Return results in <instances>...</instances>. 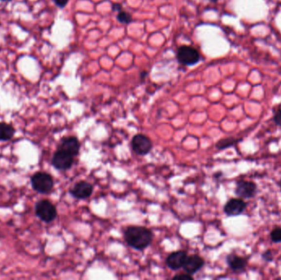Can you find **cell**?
Returning <instances> with one entry per match:
<instances>
[{"label": "cell", "mask_w": 281, "mask_h": 280, "mask_svg": "<svg viewBox=\"0 0 281 280\" xmlns=\"http://www.w3.org/2000/svg\"><path fill=\"white\" fill-rule=\"evenodd\" d=\"M124 239L129 246L142 251L152 243L153 233L142 226H129L124 231Z\"/></svg>", "instance_id": "6da1fadb"}, {"label": "cell", "mask_w": 281, "mask_h": 280, "mask_svg": "<svg viewBox=\"0 0 281 280\" xmlns=\"http://www.w3.org/2000/svg\"><path fill=\"white\" fill-rule=\"evenodd\" d=\"M32 187L39 193H49L54 187V180L49 173L45 172H38L32 176Z\"/></svg>", "instance_id": "7a4b0ae2"}, {"label": "cell", "mask_w": 281, "mask_h": 280, "mask_svg": "<svg viewBox=\"0 0 281 280\" xmlns=\"http://www.w3.org/2000/svg\"><path fill=\"white\" fill-rule=\"evenodd\" d=\"M177 58L183 65H195L200 61V54L194 47L183 45L177 51Z\"/></svg>", "instance_id": "3957f363"}, {"label": "cell", "mask_w": 281, "mask_h": 280, "mask_svg": "<svg viewBox=\"0 0 281 280\" xmlns=\"http://www.w3.org/2000/svg\"><path fill=\"white\" fill-rule=\"evenodd\" d=\"M36 214L44 222L50 223L57 217V209L50 201L42 200L37 204Z\"/></svg>", "instance_id": "277c9868"}, {"label": "cell", "mask_w": 281, "mask_h": 280, "mask_svg": "<svg viewBox=\"0 0 281 280\" xmlns=\"http://www.w3.org/2000/svg\"><path fill=\"white\" fill-rule=\"evenodd\" d=\"M131 146L133 152L138 155H147L153 147L152 142L144 134L135 135L131 139Z\"/></svg>", "instance_id": "5b68a950"}, {"label": "cell", "mask_w": 281, "mask_h": 280, "mask_svg": "<svg viewBox=\"0 0 281 280\" xmlns=\"http://www.w3.org/2000/svg\"><path fill=\"white\" fill-rule=\"evenodd\" d=\"M74 156L63 149H58L52 158V165L58 170H68L73 166Z\"/></svg>", "instance_id": "8992f818"}, {"label": "cell", "mask_w": 281, "mask_h": 280, "mask_svg": "<svg viewBox=\"0 0 281 280\" xmlns=\"http://www.w3.org/2000/svg\"><path fill=\"white\" fill-rule=\"evenodd\" d=\"M258 191V186L253 182L248 181H239L236 184L235 194L239 198L250 199L255 197Z\"/></svg>", "instance_id": "52a82bcc"}, {"label": "cell", "mask_w": 281, "mask_h": 280, "mask_svg": "<svg viewBox=\"0 0 281 280\" xmlns=\"http://www.w3.org/2000/svg\"><path fill=\"white\" fill-rule=\"evenodd\" d=\"M247 206V203L242 198H232L225 205L224 212L228 216H238L244 211Z\"/></svg>", "instance_id": "ba28073f"}, {"label": "cell", "mask_w": 281, "mask_h": 280, "mask_svg": "<svg viewBox=\"0 0 281 280\" xmlns=\"http://www.w3.org/2000/svg\"><path fill=\"white\" fill-rule=\"evenodd\" d=\"M94 187L92 184L85 181H81L74 185L70 190V194L76 199L84 200L89 198L93 193Z\"/></svg>", "instance_id": "9c48e42d"}, {"label": "cell", "mask_w": 281, "mask_h": 280, "mask_svg": "<svg viewBox=\"0 0 281 280\" xmlns=\"http://www.w3.org/2000/svg\"><path fill=\"white\" fill-rule=\"evenodd\" d=\"M187 257V253L185 251H173L166 258V264L170 270H179L184 267Z\"/></svg>", "instance_id": "30bf717a"}, {"label": "cell", "mask_w": 281, "mask_h": 280, "mask_svg": "<svg viewBox=\"0 0 281 280\" xmlns=\"http://www.w3.org/2000/svg\"><path fill=\"white\" fill-rule=\"evenodd\" d=\"M226 262L229 269L235 273H241L246 270L247 266V260L244 257H239L238 255L229 254L226 257Z\"/></svg>", "instance_id": "8fae6325"}, {"label": "cell", "mask_w": 281, "mask_h": 280, "mask_svg": "<svg viewBox=\"0 0 281 280\" xmlns=\"http://www.w3.org/2000/svg\"><path fill=\"white\" fill-rule=\"evenodd\" d=\"M204 264H205V261L203 257L197 255H193V256L187 257L183 268L187 274L192 275L193 274H196L197 271H199L204 266Z\"/></svg>", "instance_id": "7c38bea8"}, {"label": "cell", "mask_w": 281, "mask_h": 280, "mask_svg": "<svg viewBox=\"0 0 281 280\" xmlns=\"http://www.w3.org/2000/svg\"><path fill=\"white\" fill-rule=\"evenodd\" d=\"M80 147H81V145H80L78 139L75 136H68L61 141L59 149L68 152L73 156H76L78 155Z\"/></svg>", "instance_id": "4fadbf2b"}, {"label": "cell", "mask_w": 281, "mask_h": 280, "mask_svg": "<svg viewBox=\"0 0 281 280\" xmlns=\"http://www.w3.org/2000/svg\"><path fill=\"white\" fill-rule=\"evenodd\" d=\"M15 130L12 126L5 123H0V141L6 142L13 138Z\"/></svg>", "instance_id": "5bb4252c"}, {"label": "cell", "mask_w": 281, "mask_h": 280, "mask_svg": "<svg viewBox=\"0 0 281 280\" xmlns=\"http://www.w3.org/2000/svg\"><path fill=\"white\" fill-rule=\"evenodd\" d=\"M242 138H236V137H233V136H229V137H225V138L221 139L217 143H216V147L218 149H225L229 147H234L237 144H239V142H242Z\"/></svg>", "instance_id": "9a60e30c"}, {"label": "cell", "mask_w": 281, "mask_h": 280, "mask_svg": "<svg viewBox=\"0 0 281 280\" xmlns=\"http://www.w3.org/2000/svg\"><path fill=\"white\" fill-rule=\"evenodd\" d=\"M117 19H118V21H119V22L124 24L131 23V21H132V18H131V15H130L129 13L124 12V11L123 10L118 12Z\"/></svg>", "instance_id": "2e32d148"}, {"label": "cell", "mask_w": 281, "mask_h": 280, "mask_svg": "<svg viewBox=\"0 0 281 280\" xmlns=\"http://www.w3.org/2000/svg\"><path fill=\"white\" fill-rule=\"evenodd\" d=\"M271 241L276 243H281V227H276L271 231Z\"/></svg>", "instance_id": "e0dca14e"}, {"label": "cell", "mask_w": 281, "mask_h": 280, "mask_svg": "<svg viewBox=\"0 0 281 280\" xmlns=\"http://www.w3.org/2000/svg\"><path fill=\"white\" fill-rule=\"evenodd\" d=\"M262 257V259L266 262H271L274 260V256L271 250H266L265 252H263Z\"/></svg>", "instance_id": "ac0fdd59"}, {"label": "cell", "mask_w": 281, "mask_h": 280, "mask_svg": "<svg viewBox=\"0 0 281 280\" xmlns=\"http://www.w3.org/2000/svg\"><path fill=\"white\" fill-rule=\"evenodd\" d=\"M173 280H193V276L189 274H183V275H178L173 276Z\"/></svg>", "instance_id": "d6986e66"}, {"label": "cell", "mask_w": 281, "mask_h": 280, "mask_svg": "<svg viewBox=\"0 0 281 280\" xmlns=\"http://www.w3.org/2000/svg\"><path fill=\"white\" fill-rule=\"evenodd\" d=\"M274 122L276 123V125L280 126L281 127V109L277 110L275 114H274Z\"/></svg>", "instance_id": "ffe728a7"}, {"label": "cell", "mask_w": 281, "mask_h": 280, "mask_svg": "<svg viewBox=\"0 0 281 280\" xmlns=\"http://www.w3.org/2000/svg\"><path fill=\"white\" fill-rule=\"evenodd\" d=\"M69 0H55L56 5L59 7V8H64L69 3Z\"/></svg>", "instance_id": "44dd1931"}, {"label": "cell", "mask_w": 281, "mask_h": 280, "mask_svg": "<svg viewBox=\"0 0 281 280\" xmlns=\"http://www.w3.org/2000/svg\"><path fill=\"white\" fill-rule=\"evenodd\" d=\"M112 9L113 11H119L122 10V5L121 4H119V3H113V6H112Z\"/></svg>", "instance_id": "7402d4cb"}, {"label": "cell", "mask_w": 281, "mask_h": 280, "mask_svg": "<svg viewBox=\"0 0 281 280\" xmlns=\"http://www.w3.org/2000/svg\"><path fill=\"white\" fill-rule=\"evenodd\" d=\"M210 2H213V3H216L218 0H209Z\"/></svg>", "instance_id": "603a6c76"}, {"label": "cell", "mask_w": 281, "mask_h": 280, "mask_svg": "<svg viewBox=\"0 0 281 280\" xmlns=\"http://www.w3.org/2000/svg\"><path fill=\"white\" fill-rule=\"evenodd\" d=\"M3 1H10V0H3Z\"/></svg>", "instance_id": "cb8c5ba5"}, {"label": "cell", "mask_w": 281, "mask_h": 280, "mask_svg": "<svg viewBox=\"0 0 281 280\" xmlns=\"http://www.w3.org/2000/svg\"><path fill=\"white\" fill-rule=\"evenodd\" d=\"M280 185H281V183H280Z\"/></svg>", "instance_id": "d4e9b609"}]
</instances>
